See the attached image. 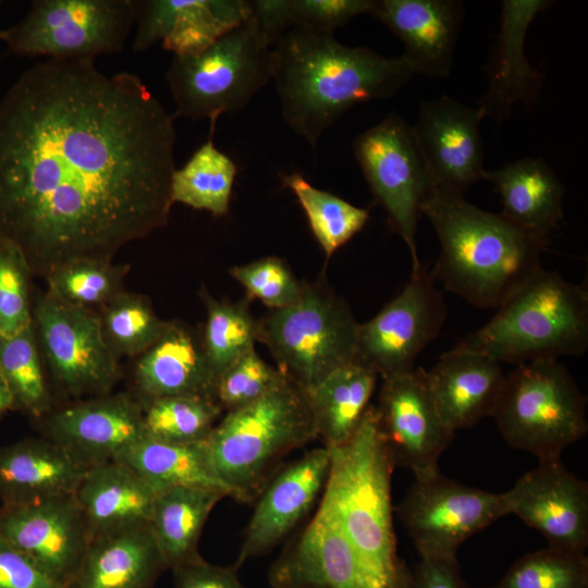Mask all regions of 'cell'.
I'll return each instance as SVG.
<instances>
[{
	"label": "cell",
	"mask_w": 588,
	"mask_h": 588,
	"mask_svg": "<svg viewBox=\"0 0 588 588\" xmlns=\"http://www.w3.org/2000/svg\"><path fill=\"white\" fill-rule=\"evenodd\" d=\"M174 115L131 73L47 59L0 100V238L34 277L168 223Z\"/></svg>",
	"instance_id": "cell-1"
},
{
	"label": "cell",
	"mask_w": 588,
	"mask_h": 588,
	"mask_svg": "<svg viewBox=\"0 0 588 588\" xmlns=\"http://www.w3.org/2000/svg\"><path fill=\"white\" fill-rule=\"evenodd\" d=\"M415 75L403 56L345 46L322 28L292 26L272 46L283 120L311 147L351 108L391 98Z\"/></svg>",
	"instance_id": "cell-2"
},
{
	"label": "cell",
	"mask_w": 588,
	"mask_h": 588,
	"mask_svg": "<svg viewBox=\"0 0 588 588\" xmlns=\"http://www.w3.org/2000/svg\"><path fill=\"white\" fill-rule=\"evenodd\" d=\"M421 213L440 243L432 277L477 308H498L542 268L549 237L476 207L463 194L434 189Z\"/></svg>",
	"instance_id": "cell-3"
},
{
	"label": "cell",
	"mask_w": 588,
	"mask_h": 588,
	"mask_svg": "<svg viewBox=\"0 0 588 588\" xmlns=\"http://www.w3.org/2000/svg\"><path fill=\"white\" fill-rule=\"evenodd\" d=\"M330 468L319 511L340 528L363 564L392 588H409L412 572L396 553L392 518L393 460L376 407L354 432L327 446Z\"/></svg>",
	"instance_id": "cell-4"
},
{
	"label": "cell",
	"mask_w": 588,
	"mask_h": 588,
	"mask_svg": "<svg viewBox=\"0 0 588 588\" xmlns=\"http://www.w3.org/2000/svg\"><path fill=\"white\" fill-rule=\"evenodd\" d=\"M455 347L498 363L580 356L588 348V290L556 271L538 270Z\"/></svg>",
	"instance_id": "cell-5"
},
{
	"label": "cell",
	"mask_w": 588,
	"mask_h": 588,
	"mask_svg": "<svg viewBox=\"0 0 588 588\" xmlns=\"http://www.w3.org/2000/svg\"><path fill=\"white\" fill-rule=\"evenodd\" d=\"M317 438L305 392L285 377L257 401L225 412L205 443L230 497L250 502L285 455Z\"/></svg>",
	"instance_id": "cell-6"
},
{
	"label": "cell",
	"mask_w": 588,
	"mask_h": 588,
	"mask_svg": "<svg viewBox=\"0 0 588 588\" xmlns=\"http://www.w3.org/2000/svg\"><path fill=\"white\" fill-rule=\"evenodd\" d=\"M272 46L249 15L203 51L173 56L167 81L174 117L217 121L245 109L272 78Z\"/></svg>",
	"instance_id": "cell-7"
},
{
	"label": "cell",
	"mask_w": 588,
	"mask_h": 588,
	"mask_svg": "<svg viewBox=\"0 0 588 588\" xmlns=\"http://www.w3.org/2000/svg\"><path fill=\"white\" fill-rule=\"evenodd\" d=\"M587 399L556 359L517 365L494 409L498 428L513 448L541 461L559 460L588 430Z\"/></svg>",
	"instance_id": "cell-8"
},
{
	"label": "cell",
	"mask_w": 588,
	"mask_h": 588,
	"mask_svg": "<svg viewBox=\"0 0 588 588\" xmlns=\"http://www.w3.org/2000/svg\"><path fill=\"white\" fill-rule=\"evenodd\" d=\"M358 327L347 303L329 287L303 283L296 302L258 320L257 342L290 381L307 391L354 362Z\"/></svg>",
	"instance_id": "cell-9"
},
{
	"label": "cell",
	"mask_w": 588,
	"mask_h": 588,
	"mask_svg": "<svg viewBox=\"0 0 588 588\" xmlns=\"http://www.w3.org/2000/svg\"><path fill=\"white\" fill-rule=\"evenodd\" d=\"M135 19L133 0H37L3 41L17 56L94 61L122 50Z\"/></svg>",
	"instance_id": "cell-10"
},
{
	"label": "cell",
	"mask_w": 588,
	"mask_h": 588,
	"mask_svg": "<svg viewBox=\"0 0 588 588\" xmlns=\"http://www.w3.org/2000/svg\"><path fill=\"white\" fill-rule=\"evenodd\" d=\"M353 151L373 198L408 248L412 271L417 270L422 265L417 250V228L421 207L434 185L413 126L391 112L354 139Z\"/></svg>",
	"instance_id": "cell-11"
},
{
	"label": "cell",
	"mask_w": 588,
	"mask_h": 588,
	"mask_svg": "<svg viewBox=\"0 0 588 588\" xmlns=\"http://www.w3.org/2000/svg\"><path fill=\"white\" fill-rule=\"evenodd\" d=\"M33 322L48 377L61 394L78 401L112 392L122 369L96 311L64 303L46 290L33 297Z\"/></svg>",
	"instance_id": "cell-12"
},
{
	"label": "cell",
	"mask_w": 588,
	"mask_h": 588,
	"mask_svg": "<svg viewBox=\"0 0 588 588\" xmlns=\"http://www.w3.org/2000/svg\"><path fill=\"white\" fill-rule=\"evenodd\" d=\"M446 306L426 266L369 321L359 323L354 362L381 379L409 372L442 330Z\"/></svg>",
	"instance_id": "cell-13"
},
{
	"label": "cell",
	"mask_w": 588,
	"mask_h": 588,
	"mask_svg": "<svg viewBox=\"0 0 588 588\" xmlns=\"http://www.w3.org/2000/svg\"><path fill=\"white\" fill-rule=\"evenodd\" d=\"M399 514L421 559H456L466 539L507 511L503 493L465 486L438 470L415 477Z\"/></svg>",
	"instance_id": "cell-14"
},
{
	"label": "cell",
	"mask_w": 588,
	"mask_h": 588,
	"mask_svg": "<svg viewBox=\"0 0 588 588\" xmlns=\"http://www.w3.org/2000/svg\"><path fill=\"white\" fill-rule=\"evenodd\" d=\"M380 428L394 465L415 477L438 471V461L454 437L443 422L431 395L426 370L382 379L378 405Z\"/></svg>",
	"instance_id": "cell-15"
},
{
	"label": "cell",
	"mask_w": 588,
	"mask_h": 588,
	"mask_svg": "<svg viewBox=\"0 0 588 588\" xmlns=\"http://www.w3.org/2000/svg\"><path fill=\"white\" fill-rule=\"evenodd\" d=\"M0 538L65 588L91 541L74 494L23 505H1Z\"/></svg>",
	"instance_id": "cell-16"
},
{
	"label": "cell",
	"mask_w": 588,
	"mask_h": 588,
	"mask_svg": "<svg viewBox=\"0 0 588 588\" xmlns=\"http://www.w3.org/2000/svg\"><path fill=\"white\" fill-rule=\"evenodd\" d=\"M37 422L42 437L87 467L115 461L145 434L143 403L128 392L74 401Z\"/></svg>",
	"instance_id": "cell-17"
},
{
	"label": "cell",
	"mask_w": 588,
	"mask_h": 588,
	"mask_svg": "<svg viewBox=\"0 0 588 588\" xmlns=\"http://www.w3.org/2000/svg\"><path fill=\"white\" fill-rule=\"evenodd\" d=\"M507 514L538 530L548 547L585 553L588 547V485L559 460L541 461L503 493Z\"/></svg>",
	"instance_id": "cell-18"
},
{
	"label": "cell",
	"mask_w": 588,
	"mask_h": 588,
	"mask_svg": "<svg viewBox=\"0 0 588 588\" xmlns=\"http://www.w3.org/2000/svg\"><path fill=\"white\" fill-rule=\"evenodd\" d=\"M482 115L449 96L420 103L413 131L434 189L463 194L483 180Z\"/></svg>",
	"instance_id": "cell-19"
},
{
	"label": "cell",
	"mask_w": 588,
	"mask_h": 588,
	"mask_svg": "<svg viewBox=\"0 0 588 588\" xmlns=\"http://www.w3.org/2000/svg\"><path fill=\"white\" fill-rule=\"evenodd\" d=\"M272 588H392L359 560L339 526L317 511L272 564Z\"/></svg>",
	"instance_id": "cell-20"
},
{
	"label": "cell",
	"mask_w": 588,
	"mask_h": 588,
	"mask_svg": "<svg viewBox=\"0 0 588 588\" xmlns=\"http://www.w3.org/2000/svg\"><path fill=\"white\" fill-rule=\"evenodd\" d=\"M329 468L330 451L322 445L269 479L259 494L234 567L266 553L296 526L323 491Z\"/></svg>",
	"instance_id": "cell-21"
},
{
	"label": "cell",
	"mask_w": 588,
	"mask_h": 588,
	"mask_svg": "<svg viewBox=\"0 0 588 588\" xmlns=\"http://www.w3.org/2000/svg\"><path fill=\"white\" fill-rule=\"evenodd\" d=\"M250 15L249 0L136 1L134 51L158 41L173 56L195 54Z\"/></svg>",
	"instance_id": "cell-22"
},
{
	"label": "cell",
	"mask_w": 588,
	"mask_h": 588,
	"mask_svg": "<svg viewBox=\"0 0 588 588\" xmlns=\"http://www.w3.org/2000/svg\"><path fill=\"white\" fill-rule=\"evenodd\" d=\"M553 2L548 0H504L500 28L485 65L488 89L478 100L482 119L502 121L515 105L531 106L539 97L543 75L525 54V40L535 17Z\"/></svg>",
	"instance_id": "cell-23"
},
{
	"label": "cell",
	"mask_w": 588,
	"mask_h": 588,
	"mask_svg": "<svg viewBox=\"0 0 588 588\" xmlns=\"http://www.w3.org/2000/svg\"><path fill=\"white\" fill-rule=\"evenodd\" d=\"M404 45L402 54L416 74H450L464 20L458 0H372L369 12Z\"/></svg>",
	"instance_id": "cell-24"
},
{
	"label": "cell",
	"mask_w": 588,
	"mask_h": 588,
	"mask_svg": "<svg viewBox=\"0 0 588 588\" xmlns=\"http://www.w3.org/2000/svg\"><path fill=\"white\" fill-rule=\"evenodd\" d=\"M142 401L198 396L215 401L216 377L205 355L200 331L169 320L160 338L136 357L132 371Z\"/></svg>",
	"instance_id": "cell-25"
},
{
	"label": "cell",
	"mask_w": 588,
	"mask_h": 588,
	"mask_svg": "<svg viewBox=\"0 0 588 588\" xmlns=\"http://www.w3.org/2000/svg\"><path fill=\"white\" fill-rule=\"evenodd\" d=\"M426 376L437 409L454 433L493 415L505 381L500 363L455 346Z\"/></svg>",
	"instance_id": "cell-26"
},
{
	"label": "cell",
	"mask_w": 588,
	"mask_h": 588,
	"mask_svg": "<svg viewBox=\"0 0 588 588\" xmlns=\"http://www.w3.org/2000/svg\"><path fill=\"white\" fill-rule=\"evenodd\" d=\"M87 468L45 437L1 445V505H23L74 494Z\"/></svg>",
	"instance_id": "cell-27"
},
{
	"label": "cell",
	"mask_w": 588,
	"mask_h": 588,
	"mask_svg": "<svg viewBox=\"0 0 588 588\" xmlns=\"http://www.w3.org/2000/svg\"><path fill=\"white\" fill-rule=\"evenodd\" d=\"M157 494L127 465L111 461L88 467L74 498L93 539L148 525Z\"/></svg>",
	"instance_id": "cell-28"
},
{
	"label": "cell",
	"mask_w": 588,
	"mask_h": 588,
	"mask_svg": "<svg viewBox=\"0 0 588 588\" xmlns=\"http://www.w3.org/2000/svg\"><path fill=\"white\" fill-rule=\"evenodd\" d=\"M166 568L148 524L93 538L66 588H151Z\"/></svg>",
	"instance_id": "cell-29"
},
{
	"label": "cell",
	"mask_w": 588,
	"mask_h": 588,
	"mask_svg": "<svg viewBox=\"0 0 588 588\" xmlns=\"http://www.w3.org/2000/svg\"><path fill=\"white\" fill-rule=\"evenodd\" d=\"M501 196L502 215L517 225L549 237L563 218L565 188L541 158L526 157L494 170H486Z\"/></svg>",
	"instance_id": "cell-30"
},
{
	"label": "cell",
	"mask_w": 588,
	"mask_h": 588,
	"mask_svg": "<svg viewBox=\"0 0 588 588\" xmlns=\"http://www.w3.org/2000/svg\"><path fill=\"white\" fill-rule=\"evenodd\" d=\"M115 461L127 465L158 492L173 487H195L230 497L212 466L205 441L180 443L144 434Z\"/></svg>",
	"instance_id": "cell-31"
},
{
	"label": "cell",
	"mask_w": 588,
	"mask_h": 588,
	"mask_svg": "<svg viewBox=\"0 0 588 588\" xmlns=\"http://www.w3.org/2000/svg\"><path fill=\"white\" fill-rule=\"evenodd\" d=\"M378 378L371 369L352 362L304 391L323 445H336L354 432L370 406Z\"/></svg>",
	"instance_id": "cell-32"
},
{
	"label": "cell",
	"mask_w": 588,
	"mask_h": 588,
	"mask_svg": "<svg viewBox=\"0 0 588 588\" xmlns=\"http://www.w3.org/2000/svg\"><path fill=\"white\" fill-rule=\"evenodd\" d=\"M224 497L220 491L195 487L158 492L149 525L169 568L199 556L197 548L204 525Z\"/></svg>",
	"instance_id": "cell-33"
},
{
	"label": "cell",
	"mask_w": 588,
	"mask_h": 588,
	"mask_svg": "<svg viewBox=\"0 0 588 588\" xmlns=\"http://www.w3.org/2000/svg\"><path fill=\"white\" fill-rule=\"evenodd\" d=\"M0 373L13 411L35 421L53 409V396L34 322L20 332L0 336Z\"/></svg>",
	"instance_id": "cell-34"
},
{
	"label": "cell",
	"mask_w": 588,
	"mask_h": 588,
	"mask_svg": "<svg viewBox=\"0 0 588 588\" xmlns=\"http://www.w3.org/2000/svg\"><path fill=\"white\" fill-rule=\"evenodd\" d=\"M216 120L210 121L209 138L171 180L172 204L181 203L216 217L225 216L236 175V166L213 144Z\"/></svg>",
	"instance_id": "cell-35"
},
{
	"label": "cell",
	"mask_w": 588,
	"mask_h": 588,
	"mask_svg": "<svg viewBox=\"0 0 588 588\" xmlns=\"http://www.w3.org/2000/svg\"><path fill=\"white\" fill-rule=\"evenodd\" d=\"M199 293L206 308L200 338L217 382L225 369L255 348L258 319L252 314L247 298L237 302L218 299L206 287Z\"/></svg>",
	"instance_id": "cell-36"
},
{
	"label": "cell",
	"mask_w": 588,
	"mask_h": 588,
	"mask_svg": "<svg viewBox=\"0 0 588 588\" xmlns=\"http://www.w3.org/2000/svg\"><path fill=\"white\" fill-rule=\"evenodd\" d=\"M281 181L284 187L293 192L303 208L327 260L356 235L369 219L368 209L313 186L298 172L284 174Z\"/></svg>",
	"instance_id": "cell-37"
},
{
	"label": "cell",
	"mask_w": 588,
	"mask_h": 588,
	"mask_svg": "<svg viewBox=\"0 0 588 588\" xmlns=\"http://www.w3.org/2000/svg\"><path fill=\"white\" fill-rule=\"evenodd\" d=\"M97 315L103 339L119 359L140 355L160 338L168 323L147 296L125 290Z\"/></svg>",
	"instance_id": "cell-38"
},
{
	"label": "cell",
	"mask_w": 588,
	"mask_h": 588,
	"mask_svg": "<svg viewBox=\"0 0 588 588\" xmlns=\"http://www.w3.org/2000/svg\"><path fill=\"white\" fill-rule=\"evenodd\" d=\"M130 269L128 264L113 260L75 259L53 268L44 279L57 298L97 313L124 291Z\"/></svg>",
	"instance_id": "cell-39"
},
{
	"label": "cell",
	"mask_w": 588,
	"mask_h": 588,
	"mask_svg": "<svg viewBox=\"0 0 588 588\" xmlns=\"http://www.w3.org/2000/svg\"><path fill=\"white\" fill-rule=\"evenodd\" d=\"M142 403L145 434L180 443L205 441L223 412L216 401L198 396H164Z\"/></svg>",
	"instance_id": "cell-40"
},
{
	"label": "cell",
	"mask_w": 588,
	"mask_h": 588,
	"mask_svg": "<svg viewBox=\"0 0 588 588\" xmlns=\"http://www.w3.org/2000/svg\"><path fill=\"white\" fill-rule=\"evenodd\" d=\"M493 588H588V558L547 547L518 559Z\"/></svg>",
	"instance_id": "cell-41"
},
{
	"label": "cell",
	"mask_w": 588,
	"mask_h": 588,
	"mask_svg": "<svg viewBox=\"0 0 588 588\" xmlns=\"http://www.w3.org/2000/svg\"><path fill=\"white\" fill-rule=\"evenodd\" d=\"M32 270L23 254L0 238V336L33 322Z\"/></svg>",
	"instance_id": "cell-42"
},
{
	"label": "cell",
	"mask_w": 588,
	"mask_h": 588,
	"mask_svg": "<svg viewBox=\"0 0 588 588\" xmlns=\"http://www.w3.org/2000/svg\"><path fill=\"white\" fill-rule=\"evenodd\" d=\"M284 378L253 348L219 376L213 397L222 411L229 412L257 401Z\"/></svg>",
	"instance_id": "cell-43"
},
{
	"label": "cell",
	"mask_w": 588,
	"mask_h": 588,
	"mask_svg": "<svg viewBox=\"0 0 588 588\" xmlns=\"http://www.w3.org/2000/svg\"><path fill=\"white\" fill-rule=\"evenodd\" d=\"M230 274L245 289L248 301L258 299L271 309L292 305L303 291V283L277 256L234 266Z\"/></svg>",
	"instance_id": "cell-44"
},
{
	"label": "cell",
	"mask_w": 588,
	"mask_h": 588,
	"mask_svg": "<svg viewBox=\"0 0 588 588\" xmlns=\"http://www.w3.org/2000/svg\"><path fill=\"white\" fill-rule=\"evenodd\" d=\"M372 0H286L290 25L333 32L360 14H369Z\"/></svg>",
	"instance_id": "cell-45"
},
{
	"label": "cell",
	"mask_w": 588,
	"mask_h": 588,
	"mask_svg": "<svg viewBox=\"0 0 588 588\" xmlns=\"http://www.w3.org/2000/svg\"><path fill=\"white\" fill-rule=\"evenodd\" d=\"M0 588H65L0 538Z\"/></svg>",
	"instance_id": "cell-46"
},
{
	"label": "cell",
	"mask_w": 588,
	"mask_h": 588,
	"mask_svg": "<svg viewBox=\"0 0 588 588\" xmlns=\"http://www.w3.org/2000/svg\"><path fill=\"white\" fill-rule=\"evenodd\" d=\"M172 571L175 588H246L236 567L210 564L200 555Z\"/></svg>",
	"instance_id": "cell-47"
},
{
	"label": "cell",
	"mask_w": 588,
	"mask_h": 588,
	"mask_svg": "<svg viewBox=\"0 0 588 588\" xmlns=\"http://www.w3.org/2000/svg\"><path fill=\"white\" fill-rule=\"evenodd\" d=\"M409 588H467L456 559H421L411 575Z\"/></svg>",
	"instance_id": "cell-48"
},
{
	"label": "cell",
	"mask_w": 588,
	"mask_h": 588,
	"mask_svg": "<svg viewBox=\"0 0 588 588\" xmlns=\"http://www.w3.org/2000/svg\"><path fill=\"white\" fill-rule=\"evenodd\" d=\"M9 411H13V403L8 387L0 373V418Z\"/></svg>",
	"instance_id": "cell-49"
},
{
	"label": "cell",
	"mask_w": 588,
	"mask_h": 588,
	"mask_svg": "<svg viewBox=\"0 0 588 588\" xmlns=\"http://www.w3.org/2000/svg\"><path fill=\"white\" fill-rule=\"evenodd\" d=\"M5 38V29L0 28V40H4Z\"/></svg>",
	"instance_id": "cell-50"
}]
</instances>
